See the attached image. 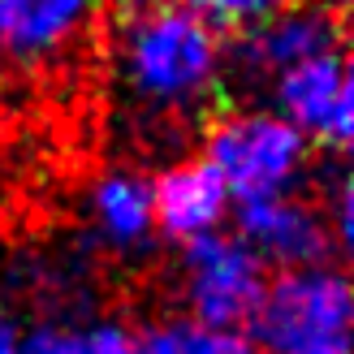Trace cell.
<instances>
[{
  "instance_id": "6da1fadb",
  "label": "cell",
  "mask_w": 354,
  "mask_h": 354,
  "mask_svg": "<svg viewBox=\"0 0 354 354\" xmlns=\"http://www.w3.org/2000/svg\"><path fill=\"white\" fill-rule=\"evenodd\" d=\"M117 69L130 95L147 109L182 113L194 104H207L221 78L216 30L177 5L121 17Z\"/></svg>"
},
{
  "instance_id": "7a4b0ae2",
  "label": "cell",
  "mask_w": 354,
  "mask_h": 354,
  "mask_svg": "<svg viewBox=\"0 0 354 354\" xmlns=\"http://www.w3.org/2000/svg\"><path fill=\"white\" fill-rule=\"evenodd\" d=\"M259 354H350V281L337 268H294L268 281L251 315Z\"/></svg>"
},
{
  "instance_id": "3957f363",
  "label": "cell",
  "mask_w": 354,
  "mask_h": 354,
  "mask_svg": "<svg viewBox=\"0 0 354 354\" xmlns=\"http://www.w3.org/2000/svg\"><path fill=\"white\" fill-rule=\"evenodd\" d=\"M307 138L272 113H225L207 130V169L238 203L281 199L303 173Z\"/></svg>"
},
{
  "instance_id": "277c9868",
  "label": "cell",
  "mask_w": 354,
  "mask_h": 354,
  "mask_svg": "<svg viewBox=\"0 0 354 354\" xmlns=\"http://www.w3.org/2000/svg\"><path fill=\"white\" fill-rule=\"evenodd\" d=\"M263 290H268L263 259L242 238L207 234L186 242V303L194 311V324L225 333L251 324Z\"/></svg>"
},
{
  "instance_id": "5b68a950",
  "label": "cell",
  "mask_w": 354,
  "mask_h": 354,
  "mask_svg": "<svg viewBox=\"0 0 354 354\" xmlns=\"http://www.w3.org/2000/svg\"><path fill=\"white\" fill-rule=\"evenodd\" d=\"M346 48V9L333 5H294L272 13L268 22H259L251 30L238 35L234 65L251 78H281L286 69L333 57Z\"/></svg>"
},
{
  "instance_id": "8992f818",
  "label": "cell",
  "mask_w": 354,
  "mask_h": 354,
  "mask_svg": "<svg viewBox=\"0 0 354 354\" xmlns=\"http://www.w3.org/2000/svg\"><path fill=\"white\" fill-rule=\"evenodd\" d=\"M281 121H290L298 134H311L328 151H346L354 117H350V69L346 52L315 57L286 69L272 86Z\"/></svg>"
},
{
  "instance_id": "52a82bcc",
  "label": "cell",
  "mask_w": 354,
  "mask_h": 354,
  "mask_svg": "<svg viewBox=\"0 0 354 354\" xmlns=\"http://www.w3.org/2000/svg\"><path fill=\"white\" fill-rule=\"evenodd\" d=\"M238 229L242 242L263 259H277L286 268H324V259L333 251V238L324 216L311 203L298 199H263V203H242L238 207Z\"/></svg>"
},
{
  "instance_id": "ba28073f",
  "label": "cell",
  "mask_w": 354,
  "mask_h": 354,
  "mask_svg": "<svg viewBox=\"0 0 354 354\" xmlns=\"http://www.w3.org/2000/svg\"><path fill=\"white\" fill-rule=\"evenodd\" d=\"M225 186L203 160L177 165L169 169L151 190V216L160 221V229L177 242L207 238L225 216Z\"/></svg>"
},
{
  "instance_id": "9c48e42d",
  "label": "cell",
  "mask_w": 354,
  "mask_h": 354,
  "mask_svg": "<svg viewBox=\"0 0 354 354\" xmlns=\"http://www.w3.org/2000/svg\"><path fill=\"white\" fill-rule=\"evenodd\" d=\"M95 0H0V52L39 61L74 39Z\"/></svg>"
},
{
  "instance_id": "30bf717a",
  "label": "cell",
  "mask_w": 354,
  "mask_h": 354,
  "mask_svg": "<svg viewBox=\"0 0 354 354\" xmlns=\"http://www.w3.org/2000/svg\"><path fill=\"white\" fill-rule=\"evenodd\" d=\"M95 216H100V234L113 246H143L151 234V186L138 182L130 173H113L104 177L95 190Z\"/></svg>"
},
{
  "instance_id": "8fae6325",
  "label": "cell",
  "mask_w": 354,
  "mask_h": 354,
  "mask_svg": "<svg viewBox=\"0 0 354 354\" xmlns=\"http://www.w3.org/2000/svg\"><path fill=\"white\" fill-rule=\"evenodd\" d=\"M134 354H259V350L242 333L203 328L194 320H169L147 328L143 346H134Z\"/></svg>"
},
{
  "instance_id": "7c38bea8",
  "label": "cell",
  "mask_w": 354,
  "mask_h": 354,
  "mask_svg": "<svg viewBox=\"0 0 354 354\" xmlns=\"http://www.w3.org/2000/svg\"><path fill=\"white\" fill-rule=\"evenodd\" d=\"M17 354H134V342L117 324H91V328H39L30 333Z\"/></svg>"
},
{
  "instance_id": "4fadbf2b",
  "label": "cell",
  "mask_w": 354,
  "mask_h": 354,
  "mask_svg": "<svg viewBox=\"0 0 354 354\" xmlns=\"http://www.w3.org/2000/svg\"><path fill=\"white\" fill-rule=\"evenodd\" d=\"M281 9H290V0H190L194 17H203L207 26H221V30H238V35L268 22Z\"/></svg>"
},
{
  "instance_id": "5bb4252c",
  "label": "cell",
  "mask_w": 354,
  "mask_h": 354,
  "mask_svg": "<svg viewBox=\"0 0 354 354\" xmlns=\"http://www.w3.org/2000/svg\"><path fill=\"white\" fill-rule=\"evenodd\" d=\"M117 17H138V13H151V9H165L169 0H113Z\"/></svg>"
},
{
  "instance_id": "9a60e30c",
  "label": "cell",
  "mask_w": 354,
  "mask_h": 354,
  "mask_svg": "<svg viewBox=\"0 0 354 354\" xmlns=\"http://www.w3.org/2000/svg\"><path fill=\"white\" fill-rule=\"evenodd\" d=\"M0 354H17V328L5 315H0Z\"/></svg>"
},
{
  "instance_id": "2e32d148",
  "label": "cell",
  "mask_w": 354,
  "mask_h": 354,
  "mask_svg": "<svg viewBox=\"0 0 354 354\" xmlns=\"http://www.w3.org/2000/svg\"><path fill=\"white\" fill-rule=\"evenodd\" d=\"M342 5H346V0H333V9H342Z\"/></svg>"
}]
</instances>
